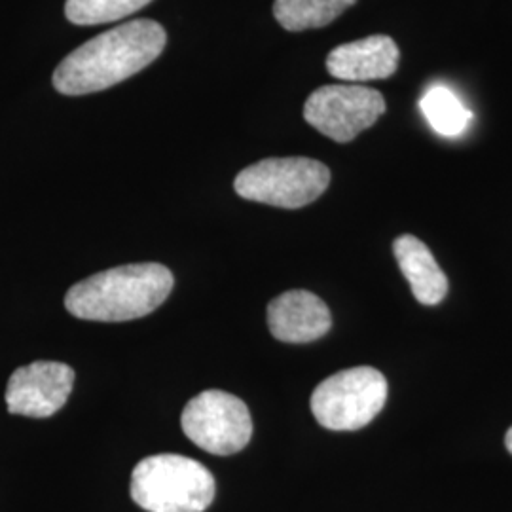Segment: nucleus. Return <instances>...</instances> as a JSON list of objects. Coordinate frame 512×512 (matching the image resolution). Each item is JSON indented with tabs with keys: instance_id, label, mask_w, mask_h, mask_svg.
Here are the masks:
<instances>
[{
	"instance_id": "0eeeda50",
	"label": "nucleus",
	"mask_w": 512,
	"mask_h": 512,
	"mask_svg": "<svg viewBox=\"0 0 512 512\" xmlns=\"http://www.w3.org/2000/svg\"><path fill=\"white\" fill-rule=\"evenodd\" d=\"M384 95L359 84L323 86L311 93L304 118L311 128L336 143H349L384 114Z\"/></svg>"
},
{
	"instance_id": "ddd939ff",
	"label": "nucleus",
	"mask_w": 512,
	"mask_h": 512,
	"mask_svg": "<svg viewBox=\"0 0 512 512\" xmlns=\"http://www.w3.org/2000/svg\"><path fill=\"white\" fill-rule=\"evenodd\" d=\"M420 109L429 126L448 139L463 135L473 120V112L461 103L456 93L444 86H435L423 93Z\"/></svg>"
},
{
	"instance_id": "39448f33",
	"label": "nucleus",
	"mask_w": 512,
	"mask_h": 512,
	"mask_svg": "<svg viewBox=\"0 0 512 512\" xmlns=\"http://www.w3.org/2000/svg\"><path fill=\"white\" fill-rule=\"evenodd\" d=\"M387 401V380L372 366L342 370L315 387L311 412L330 431H357L374 420Z\"/></svg>"
},
{
	"instance_id": "1a4fd4ad",
	"label": "nucleus",
	"mask_w": 512,
	"mask_h": 512,
	"mask_svg": "<svg viewBox=\"0 0 512 512\" xmlns=\"http://www.w3.org/2000/svg\"><path fill=\"white\" fill-rule=\"evenodd\" d=\"M268 327L279 342L308 344L329 332L332 317L319 296L310 291H287L270 302Z\"/></svg>"
},
{
	"instance_id": "9d476101",
	"label": "nucleus",
	"mask_w": 512,
	"mask_h": 512,
	"mask_svg": "<svg viewBox=\"0 0 512 512\" xmlns=\"http://www.w3.org/2000/svg\"><path fill=\"white\" fill-rule=\"evenodd\" d=\"M399 61L401 52L393 38L372 35L334 48L327 57V71L342 82L359 84L393 76Z\"/></svg>"
},
{
	"instance_id": "f257e3e1",
	"label": "nucleus",
	"mask_w": 512,
	"mask_h": 512,
	"mask_svg": "<svg viewBox=\"0 0 512 512\" xmlns=\"http://www.w3.org/2000/svg\"><path fill=\"white\" fill-rule=\"evenodd\" d=\"M165 42L164 27L152 19L124 23L67 55L55 69L54 88L63 95L109 90L158 59Z\"/></svg>"
},
{
	"instance_id": "4468645a",
	"label": "nucleus",
	"mask_w": 512,
	"mask_h": 512,
	"mask_svg": "<svg viewBox=\"0 0 512 512\" xmlns=\"http://www.w3.org/2000/svg\"><path fill=\"white\" fill-rule=\"evenodd\" d=\"M152 0H67L65 16L74 25H103L128 18Z\"/></svg>"
},
{
	"instance_id": "423d86ee",
	"label": "nucleus",
	"mask_w": 512,
	"mask_h": 512,
	"mask_svg": "<svg viewBox=\"0 0 512 512\" xmlns=\"http://www.w3.org/2000/svg\"><path fill=\"white\" fill-rule=\"evenodd\" d=\"M184 435L213 456L241 452L253 437V420L247 404L236 395L209 389L184 406Z\"/></svg>"
},
{
	"instance_id": "9b49d317",
	"label": "nucleus",
	"mask_w": 512,
	"mask_h": 512,
	"mask_svg": "<svg viewBox=\"0 0 512 512\" xmlns=\"http://www.w3.org/2000/svg\"><path fill=\"white\" fill-rule=\"evenodd\" d=\"M393 253L416 300L423 306L440 304L448 294V279L429 247L416 236L406 234L395 239Z\"/></svg>"
},
{
	"instance_id": "2eb2a0df",
	"label": "nucleus",
	"mask_w": 512,
	"mask_h": 512,
	"mask_svg": "<svg viewBox=\"0 0 512 512\" xmlns=\"http://www.w3.org/2000/svg\"><path fill=\"white\" fill-rule=\"evenodd\" d=\"M505 446H507V450L512 454V427L507 431V435H505Z\"/></svg>"
},
{
	"instance_id": "f8f14e48",
	"label": "nucleus",
	"mask_w": 512,
	"mask_h": 512,
	"mask_svg": "<svg viewBox=\"0 0 512 512\" xmlns=\"http://www.w3.org/2000/svg\"><path fill=\"white\" fill-rule=\"evenodd\" d=\"M355 2L357 0H275L274 16L283 29L300 33L327 27Z\"/></svg>"
},
{
	"instance_id": "6e6552de",
	"label": "nucleus",
	"mask_w": 512,
	"mask_h": 512,
	"mask_svg": "<svg viewBox=\"0 0 512 512\" xmlns=\"http://www.w3.org/2000/svg\"><path fill=\"white\" fill-rule=\"evenodd\" d=\"M74 370L54 361H37L19 366L6 387V406L10 414L27 418H50L69 401Z\"/></svg>"
},
{
	"instance_id": "f03ea898",
	"label": "nucleus",
	"mask_w": 512,
	"mask_h": 512,
	"mask_svg": "<svg viewBox=\"0 0 512 512\" xmlns=\"http://www.w3.org/2000/svg\"><path fill=\"white\" fill-rule=\"evenodd\" d=\"M173 283V274L156 262L118 266L73 285L65 296V308L84 321H133L158 310Z\"/></svg>"
},
{
	"instance_id": "7ed1b4c3",
	"label": "nucleus",
	"mask_w": 512,
	"mask_h": 512,
	"mask_svg": "<svg viewBox=\"0 0 512 512\" xmlns=\"http://www.w3.org/2000/svg\"><path fill=\"white\" fill-rule=\"evenodd\" d=\"M129 492L147 512H203L213 503L217 484L200 461L158 454L137 463Z\"/></svg>"
},
{
	"instance_id": "20e7f679",
	"label": "nucleus",
	"mask_w": 512,
	"mask_h": 512,
	"mask_svg": "<svg viewBox=\"0 0 512 512\" xmlns=\"http://www.w3.org/2000/svg\"><path fill=\"white\" fill-rule=\"evenodd\" d=\"M330 169L311 158H266L245 167L234 190L243 200L266 203L281 209H300L329 188Z\"/></svg>"
}]
</instances>
